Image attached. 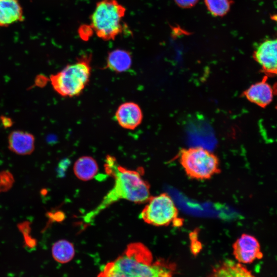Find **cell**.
I'll list each match as a JSON object with an SVG mask.
<instances>
[{
  "instance_id": "cell-1",
  "label": "cell",
  "mask_w": 277,
  "mask_h": 277,
  "mask_svg": "<svg viewBox=\"0 0 277 277\" xmlns=\"http://www.w3.org/2000/svg\"><path fill=\"white\" fill-rule=\"evenodd\" d=\"M176 266L163 259L154 260L143 244H129L114 260L107 263L97 277H174Z\"/></svg>"
},
{
  "instance_id": "cell-2",
  "label": "cell",
  "mask_w": 277,
  "mask_h": 277,
  "mask_svg": "<svg viewBox=\"0 0 277 277\" xmlns=\"http://www.w3.org/2000/svg\"><path fill=\"white\" fill-rule=\"evenodd\" d=\"M104 166L106 172L113 178L114 185L101 203L84 215L83 220L87 224L93 222L103 210L120 200L144 203L151 196L149 184L143 178L141 172L121 166L111 155L106 156Z\"/></svg>"
},
{
  "instance_id": "cell-3",
  "label": "cell",
  "mask_w": 277,
  "mask_h": 277,
  "mask_svg": "<svg viewBox=\"0 0 277 277\" xmlns=\"http://www.w3.org/2000/svg\"><path fill=\"white\" fill-rule=\"evenodd\" d=\"M91 58V54H82L74 63L51 74L49 80L53 90L63 97L80 95L90 81Z\"/></svg>"
},
{
  "instance_id": "cell-4",
  "label": "cell",
  "mask_w": 277,
  "mask_h": 277,
  "mask_svg": "<svg viewBox=\"0 0 277 277\" xmlns=\"http://www.w3.org/2000/svg\"><path fill=\"white\" fill-rule=\"evenodd\" d=\"M125 13L126 8L117 0H101L90 16V26L101 39L114 40L125 30L123 18Z\"/></svg>"
},
{
  "instance_id": "cell-5",
  "label": "cell",
  "mask_w": 277,
  "mask_h": 277,
  "mask_svg": "<svg viewBox=\"0 0 277 277\" xmlns=\"http://www.w3.org/2000/svg\"><path fill=\"white\" fill-rule=\"evenodd\" d=\"M179 162L187 175L192 179L209 180L221 172L217 156L201 147L182 149Z\"/></svg>"
},
{
  "instance_id": "cell-6",
  "label": "cell",
  "mask_w": 277,
  "mask_h": 277,
  "mask_svg": "<svg viewBox=\"0 0 277 277\" xmlns=\"http://www.w3.org/2000/svg\"><path fill=\"white\" fill-rule=\"evenodd\" d=\"M146 203L140 214V217L146 223L158 227L171 223L176 226L182 224V221L178 218V209L168 193L151 196Z\"/></svg>"
},
{
  "instance_id": "cell-7",
  "label": "cell",
  "mask_w": 277,
  "mask_h": 277,
  "mask_svg": "<svg viewBox=\"0 0 277 277\" xmlns=\"http://www.w3.org/2000/svg\"><path fill=\"white\" fill-rule=\"evenodd\" d=\"M232 249L235 259L241 264L252 263L263 256L259 242L250 234H242L233 244Z\"/></svg>"
},
{
  "instance_id": "cell-8",
  "label": "cell",
  "mask_w": 277,
  "mask_h": 277,
  "mask_svg": "<svg viewBox=\"0 0 277 277\" xmlns=\"http://www.w3.org/2000/svg\"><path fill=\"white\" fill-rule=\"evenodd\" d=\"M276 40L269 39L261 43L254 51V60L269 75L276 74Z\"/></svg>"
},
{
  "instance_id": "cell-9",
  "label": "cell",
  "mask_w": 277,
  "mask_h": 277,
  "mask_svg": "<svg viewBox=\"0 0 277 277\" xmlns=\"http://www.w3.org/2000/svg\"><path fill=\"white\" fill-rule=\"evenodd\" d=\"M115 115L120 126L129 130H133L138 127L143 117L140 107L131 102L121 104L118 107Z\"/></svg>"
},
{
  "instance_id": "cell-10",
  "label": "cell",
  "mask_w": 277,
  "mask_h": 277,
  "mask_svg": "<svg viewBox=\"0 0 277 277\" xmlns=\"http://www.w3.org/2000/svg\"><path fill=\"white\" fill-rule=\"evenodd\" d=\"M35 142L34 135L24 130H13L8 136L9 149L20 155L31 154L35 149Z\"/></svg>"
},
{
  "instance_id": "cell-11",
  "label": "cell",
  "mask_w": 277,
  "mask_h": 277,
  "mask_svg": "<svg viewBox=\"0 0 277 277\" xmlns=\"http://www.w3.org/2000/svg\"><path fill=\"white\" fill-rule=\"evenodd\" d=\"M245 97L250 102L265 107L272 101L273 89L266 78L251 85L244 92Z\"/></svg>"
},
{
  "instance_id": "cell-12",
  "label": "cell",
  "mask_w": 277,
  "mask_h": 277,
  "mask_svg": "<svg viewBox=\"0 0 277 277\" xmlns=\"http://www.w3.org/2000/svg\"><path fill=\"white\" fill-rule=\"evenodd\" d=\"M208 277H255L242 264L226 260L217 264Z\"/></svg>"
},
{
  "instance_id": "cell-13",
  "label": "cell",
  "mask_w": 277,
  "mask_h": 277,
  "mask_svg": "<svg viewBox=\"0 0 277 277\" xmlns=\"http://www.w3.org/2000/svg\"><path fill=\"white\" fill-rule=\"evenodd\" d=\"M23 20V9L18 0H0V27Z\"/></svg>"
},
{
  "instance_id": "cell-14",
  "label": "cell",
  "mask_w": 277,
  "mask_h": 277,
  "mask_svg": "<svg viewBox=\"0 0 277 277\" xmlns=\"http://www.w3.org/2000/svg\"><path fill=\"white\" fill-rule=\"evenodd\" d=\"M131 64V53L124 49H116L108 54L106 68L116 73H121L128 70Z\"/></svg>"
},
{
  "instance_id": "cell-15",
  "label": "cell",
  "mask_w": 277,
  "mask_h": 277,
  "mask_svg": "<svg viewBox=\"0 0 277 277\" xmlns=\"http://www.w3.org/2000/svg\"><path fill=\"white\" fill-rule=\"evenodd\" d=\"M98 168L97 164L93 158L89 156H83L75 162L73 171L78 179L86 181L95 176Z\"/></svg>"
},
{
  "instance_id": "cell-16",
  "label": "cell",
  "mask_w": 277,
  "mask_h": 277,
  "mask_svg": "<svg viewBox=\"0 0 277 277\" xmlns=\"http://www.w3.org/2000/svg\"><path fill=\"white\" fill-rule=\"evenodd\" d=\"M51 252L53 259L62 264L69 262L75 255L73 244L66 240H60L55 242L52 246Z\"/></svg>"
},
{
  "instance_id": "cell-17",
  "label": "cell",
  "mask_w": 277,
  "mask_h": 277,
  "mask_svg": "<svg viewBox=\"0 0 277 277\" xmlns=\"http://www.w3.org/2000/svg\"><path fill=\"white\" fill-rule=\"evenodd\" d=\"M208 10L214 16H222L229 11L230 0H205Z\"/></svg>"
},
{
  "instance_id": "cell-18",
  "label": "cell",
  "mask_w": 277,
  "mask_h": 277,
  "mask_svg": "<svg viewBox=\"0 0 277 277\" xmlns=\"http://www.w3.org/2000/svg\"><path fill=\"white\" fill-rule=\"evenodd\" d=\"M93 32V31L90 25H82L78 29L79 35L84 41H88L92 35Z\"/></svg>"
},
{
  "instance_id": "cell-19",
  "label": "cell",
  "mask_w": 277,
  "mask_h": 277,
  "mask_svg": "<svg viewBox=\"0 0 277 277\" xmlns=\"http://www.w3.org/2000/svg\"><path fill=\"white\" fill-rule=\"evenodd\" d=\"M199 0H174L175 3L182 8H190L194 6Z\"/></svg>"
},
{
  "instance_id": "cell-20",
  "label": "cell",
  "mask_w": 277,
  "mask_h": 277,
  "mask_svg": "<svg viewBox=\"0 0 277 277\" xmlns=\"http://www.w3.org/2000/svg\"><path fill=\"white\" fill-rule=\"evenodd\" d=\"M0 121L3 126L6 128L11 127L13 124L12 119L9 117L4 115L0 116Z\"/></svg>"
}]
</instances>
